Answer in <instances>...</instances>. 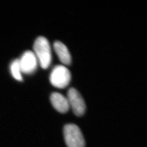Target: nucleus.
I'll return each instance as SVG.
<instances>
[{"mask_svg":"<svg viewBox=\"0 0 147 147\" xmlns=\"http://www.w3.org/2000/svg\"><path fill=\"white\" fill-rule=\"evenodd\" d=\"M34 53L42 69L48 68L52 61V53L50 42L45 37H38L33 46Z\"/></svg>","mask_w":147,"mask_h":147,"instance_id":"nucleus-1","label":"nucleus"},{"mask_svg":"<svg viewBox=\"0 0 147 147\" xmlns=\"http://www.w3.org/2000/svg\"><path fill=\"white\" fill-rule=\"evenodd\" d=\"M64 137L68 147H84L85 141L78 126L74 124H68L64 127Z\"/></svg>","mask_w":147,"mask_h":147,"instance_id":"nucleus-2","label":"nucleus"},{"mask_svg":"<svg viewBox=\"0 0 147 147\" xmlns=\"http://www.w3.org/2000/svg\"><path fill=\"white\" fill-rule=\"evenodd\" d=\"M71 80V73L68 69L62 65H56L50 75L51 84L58 88L67 87Z\"/></svg>","mask_w":147,"mask_h":147,"instance_id":"nucleus-3","label":"nucleus"},{"mask_svg":"<svg viewBox=\"0 0 147 147\" xmlns=\"http://www.w3.org/2000/svg\"><path fill=\"white\" fill-rule=\"evenodd\" d=\"M67 98L69 106L71 107L74 114L78 117L83 116L86 111V106L84 99L79 91L74 88H70Z\"/></svg>","mask_w":147,"mask_h":147,"instance_id":"nucleus-4","label":"nucleus"},{"mask_svg":"<svg viewBox=\"0 0 147 147\" xmlns=\"http://www.w3.org/2000/svg\"><path fill=\"white\" fill-rule=\"evenodd\" d=\"M19 62L22 73L31 74L37 70L38 62L35 54L31 51L24 53Z\"/></svg>","mask_w":147,"mask_h":147,"instance_id":"nucleus-5","label":"nucleus"},{"mask_svg":"<svg viewBox=\"0 0 147 147\" xmlns=\"http://www.w3.org/2000/svg\"><path fill=\"white\" fill-rule=\"evenodd\" d=\"M50 100L53 107L61 113H65L70 109L67 97L57 92H53L50 96Z\"/></svg>","mask_w":147,"mask_h":147,"instance_id":"nucleus-6","label":"nucleus"},{"mask_svg":"<svg viewBox=\"0 0 147 147\" xmlns=\"http://www.w3.org/2000/svg\"><path fill=\"white\" fill-rule=\"evenodd\" d=\"M53 49L58 58L64 65H69L71 62V57L68 49L61 42L56 41L53 43Z\"/></svg>","mask_w":147,"mask_h":147,"instance_id":"nucleus-7","label":"nucleus"},{"mask_svg":"<svg viewBox=\"0 0 147 147\" xmlns=\"http://www.w3.org/2000/svg\"><path fill=\"white\" fill-rule=\"evenodd\" d=\"M10 70L11 75L14 79L19 81H22V73L18 59H16L11 62L10 65Z\"/></svg>","mask_w":147,"mask_h":147,"instance_id":"nucleus-8","label":"nucleus"}]
</instances>
